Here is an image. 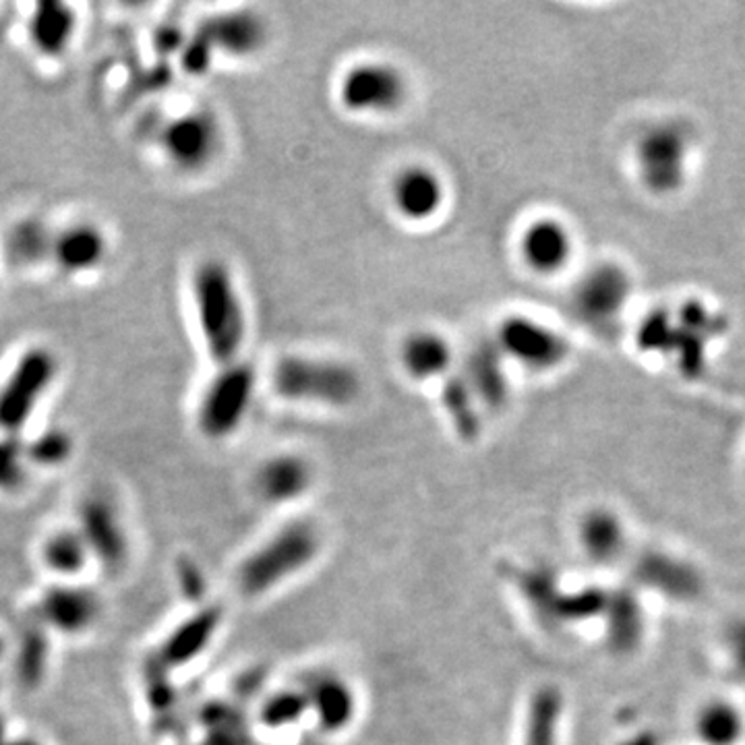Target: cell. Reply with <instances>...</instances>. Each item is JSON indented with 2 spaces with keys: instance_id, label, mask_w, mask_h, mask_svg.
I'll list each match as a JSON object with an SVG mask.
<instances>
[{
  "instance_id": "7c38bea8",
  "label": "cell",
  "mask_w": 745,
  "mask_h": 745,
  "mask_svg": "<svg viewBox=\"0 0 745 745\" xmlns=\"http://www.w3.org/2000/svg\"><path fill=\"white\" fill-rule=\"evenodd\" d=\"M77 533L92 557L116 571L129 557V538L114 503L104 495H90L80 507Z\"/></svg>"
},
{
  "instance_id": "8fae6325",
  "label": "cell",
  "mask_w": 745,
  "mask_h": 745,
  "mask_svg": "<svg viewBox=\"0 0 745 745\" xmlns=\"http://www.w3.org/2000/svg\"><path fill=\"white\" fill-rule=\"evenodd\" d=\"M633 282L619 263H597L574 286L571 303L578 317L592 327H611L632 301Z\"/></svg>"
},
{
  "instance_id": "d6a6232c",
  "label": "cell",
  "mask_w": 745,
  "mask_h": 745,
  "mask_svg": "<svg viewBox=\"0 0 745 745\" xmlns=\"http://www.w3.org/2000/svg\"><path fill=\"white\" fill-rule=\"evenodd\" d=\"M307 697L303 692H282L270 697L261 709V721L276 730L296 723L303 714L307 713Z\"/></svg>"
},
{
  "instance_id": "836d02e7",
  "label": "cell",
  "mask_w": 745,
  "mask_h": 745,
  "mask_svg": "<svg viewBox=\"0 0 745 745\" xmlns=\"http://www.w3.org/2000/svg\"><path fill=\"white\" fill-rule=\"evenodd\" d=\"M46 657H49V649L44 638L40 632H28L21 642L19 649V659H17V673L25 685H38L44 675L46 669Z\"/></svg>"
},
{
  "instance_id": "2e32d148",
  "label": "cell",
  "mask_w": 745,
  "mask_h": 745,
  "mask_svg": "<svg viewBox=\"0 0 745 745\" xmlns=\"http://www.w3.org/2000/svg\"><path fill=\"white\" fill-rule=\"evenodd\" d=\"M197 33L208 42L213 54L246 59L265 46L267 25L255 11H228L201 23Z\"/></svg>"
},
{
  "instance_id": "ffe728a7",
  "label": "cell",
  "mask_w": 745,
  "mask_h": 745,
  "mask_svg": "<svg viewBox=\"0 0 745 745\" xmlns=\"http://www.w3.org/2000/svg\"><path fill=\"white\" fill-rule=\"evenodd\" d=\"M638 580L667 599L694 600L700 595L702 578L694 566L664 553H649L636 566Z\"/></svg>"
},
{
  "instance_id": "5bb4252c",
  "label": "cell",
  "mask_w": 745,
  "mask_h": 745,
  "mask_svg": "<svg viewBox=\"0 0 745 745\" xmlns=\"http://www.w3.org/2000/svg\"><path fill=\"white\" fill-rule=\"evenodd\" d=\"M394 210L406 222H429L445 206V185L433 168L406 166L389 185Z\"/></svg>"
},
{
  "instance_id": "8d00e7d4",
  "label": "cell",
  "mask_w": 745,
  "mask_h": 745,
  "mask_svg": "<svg viewBox=\"0 0 745 745\" xmlns=\"http://www.w3.org/2000/svg\"><path fill=\"white\" fill-rule=\"evenodd\" d=\"M7 742V735H4V721H2V716H0V745L4 744Z\"/></svg>"
},
{
  "instance_id": "3957f363",
  "label": "cell",
  "mask_w": 745,
  "mask_h": 745,
  "mask_svg": "<svg viewBox=\"0 0 745 745\" xmlns=\"http://www.w3.org/2000/svg\"><path fill=\"white\" fill-rule=\"evenodd\" d=\"M694 156V133L681 120L654 123L638 137L633 162L640 185L654 197H671L685 187Z\"/></svg>"
},
{
  "instance_id": "4316f807",
  "label": "cell",
  "mask_w": 745,
  "mask_h": 745,
  "mask_svg": "<svg viewBox=\"0 0 745 745\" xmlns=\"http://www.w3.org/2000/svg\"><path fill=\"white\" fill-rule=\"evenodd\" d=\"M694 733L700 744L739 745L745 737L744 713L730 700L714 697L700 706Z\"/></svg>"
},
{
  "instance_id": "30bf717a",
  "label": "cell",
  "mask_w": 745,
  "mask_h": 745,
  "mask_svg": "<svg viewBox=\"0 0 745 745\" xmlns=\"http://www.w3.org/2000/svg\"><path fill=\"white\" fill-rule=\"evenodd\" d=\"M503 357L531 371H553L566 363L571 346L552 325L526 315L503 319L495 336Z\"/></svg>"
},
{
  "instance_id": "f1b7e54d",
  "label": "cell",
  "mask_w": 745,
  "mask_h": 745,
  "mask_svg": "<svg viewBox=\"0 0 745 745\" xmlns=\"http://www.w3.org/2000/svg\"><path fill=\"white\" fill-rule=\"evenodd\" d=\"M92 555L87 552L77 528L59 531L50 535L42 545V562L46 569L61 578H73L85 569Z\"/></svg>"
},
{
  "instance_id": "1f68e13d",
  "label": "cell",
  "mask_w": 745,
  "mask_h": 745,
  "mask_svg": "<svg viewBox=\"0 0 745 745\" xmlns=\"http://www.w3.org/2000/svg\"><path fill=\"white\" fill-rule=\"evenodd\" d=\"M28 455L25 441L21 436H2L0 433V491L11 493L25 483L28 479Z\"/></svg>"
},
{
  "instance_id": "484cf974",
  "label": "cell",
  "mask_w": 745,
  "mask_h": 745,
  "mask_svg": "<svg viewBox=\"0 0 745 745\" xmlns=\"http://www.w3.org/2000/svg\"><path fill=\"white\" fill-rule=\"evenodd\" d=\"M439 400L445 417L452 422L455 436L464 441H474L481 433V405L470 389L462 371H452L441 379Z\"/></svg>"
},
{
  "instance_id": "5b68a950",
  "label": "cell",
  "mask_w": 745,
  "mask_h": 745,
  "mask_svg": "<svg viewBox=\"0 0 745 745\" xmlns=\"http://www.w3.org/2000/svg\"><path fill=\"white\" fill-rule=\"evenodd\" d=\"M319 535L307 522H292L251 553L239 569V588L260 597L303 571L319 553Z\"/></svg>"
},
{
  "instance_id": "52a82bcc",
  "label": "cell",
  "mask_w": 745,
  "mask_h": 745,
  "mask_svg": "<svg viewBox=\"0 0 745 745\" xmlns=\"http://www.w3.org/2000/svg\"><path fill=\"white\" fill-rule=\"evenodd\" d=\"M258 388V372L249 363L220 367L197 406V427L210 439H227L241 427Z\"/></svg>"
},
{
  "instance_id": "9a60e30c",
  "label": "cell",
  "mask_w": 745,
  "mask_h": 745,
  "mask_svg": "<svg viewBox=\"0 0 745 745\" xmlns=\"http://www.w3.org/2000/svg\"><path fill=\"white\" fill-rule=\"evenodd\" d=\"M520 258L538 276L564 272L574 258L571 230L557 218H538L522 230Z\"/></svg>"
},
{
  "instance_id": "277c9868",
  "label": "cell",
  "mask_w": 745,
  "mask_h": 745,
  "mask_svg": "<svg viewBox=\"0 0 745 745\" xmlns=\"http://www.w3.org/2000/svg\"><path fill=\"white\" fill-rule=\"evenodd\" d=\"M272 386L280 398L291 402L344 408L357 400L360 377L340 360L292 355L277 360Z\"/></svg>"
},
{
  "instance_id": "9c48e42d",
  "label": "cell",
  "mask_w": 745,
  "mask_h": 745,
  "mask_svg": "<svg viewBox=\"0 0 745 745\" xmlns=\"http://www.w3.org/2000/svg\"><path fill=\"white\" fill-rule=\"evenodd\" d=\"M158 141L177 170L199 172L216 160L222 147V127L210 111H191L166 120Z\"/></svg>"
},
{
  "instance_id": "83f0119b",
  "label": "cell",
  "mask_w": 745,
  "mask_h": 745,
  "mask_svg": "<svg viewBox=\"0 0 745 745\" xmlns=\"http://www.w3.org/2000/svg\"><path fill=\"white\" fill-rule=\"evenodd\" d=\"M609 642L619 652H632L644 633V617L632 592L619 590L609 595L605 609Z\"/></svg>"
},
{
  "instance_id": "f546056e",
  "label": "cell",
  "mask_w": 745,
  "mask_h": 745,
  "mask_svg": "<svg viewBox=\"0 0 745 745\" xmlns=\"http://www.w3.org/2000/svg\"><path fill=\"white\" fill-rule=\"evenodd\" d=\"M559 713H562V696L557 690L545 688L535 694L528 713L524 745H555Z\"/></svg>"
},
{
  "instance_id": "d6986e66",
  "label": "cell",
  "mask_w": 745,
  "mask_h": 745,
  "mask_svg": "<svg viewBox=\"0 0 745 745\" xmlns=\"http://www.w3.org/2000/svg\"><path fill=\"white\" fill-rule=\"evenodd\" d=\"M313 485V469L301 455L280 454L265 460L255 474V491L265 503H291Z\"/></svg>"
},
{
  "instance_id": "8992f818",
  "label": "cell",
  "mask_w": 745,
  "mask_h": 745,
  "mask_svg": "<svg viewBox=\"0 0 745 745\" xmlns=\"http://www.w3.org/2000/svg\"><path fill=\"white\" fill-rule=\"evenodd\" d=\"M59 372V360L44 346H33L17 358L15 365L0 386V433L21 436L32 421L33 412L52 388Z\"/></svg>"
},
{
  "instance_id": "603a6c76",
  "label": "cell",
  "mask_w": 745,
  "mask_h": 745,
  "mask_svg": "<svg viewBox=\"0 0 745 745\" xmlns=\"http://www.w3.org/2000/svg\"><path fill=\"white\" fill-rule=\"evenodd\" d=\"M77 32L75 9L65 2H40L28 19V38L42 56H63Z\"/></svg>"
},
{
  "instance_id": "d590c367",
  "label": "cell",
  "mask_w": 745,
  "mask_h": 745,
  "mask_svg": "<svg viewBox=\"0 0 745 745\" xmlns=\"http://www.w3.org/2000/svg\"><path fill=\"white\" fill-rule=\"evenodd\" d=\"M621 745H659L657 744V739L650 735V733H644V735H638V737H633V739H630V742H626V744Z\"/></svg>"
},
{
  "instance_id": "ba28073f",
  "label": "cell",
  "mask_w": 745,
  "mask_h": 745,
  "mask_svg": "<svg viewBox=\"0 0 745 745\" xmlns=\"http://www.w3.org/2000/svg\"><path fill=\"white\" fill-rule=\"evenodd\" d=\"M408 97L405 73L391 63L365 61L342 75L338 99L353 114L381 116L400 111Z\"/></svg>"
},
{
  "instance_id": "44dd1931",
  "label": "cell",
  "mask_w": 745,
  "mask_h": 745,
  "mask_svg": "<svg viewBox=\"0 0 745 745\" xmlns=\"http://www.w3.org/2000/svg\"><path fill=\"white\" fill-rule=\"evenodd\" d=\"M400 363L415 381H436L454 371V350L438 332H412L400 348Z\"/></svg>"
},
{
  "instance_id": "ac0fdd59",
  "label": "cell",
  "mask_w": 745,
  "mask_h": 745,
  "mask_svg": "<svg viewBox=\"0 0 745 745\" xmlns=\"http://www.w3.org/2000/svg\"><path fill=\"white\" fill-rule=\"evenodd\" d=\"M505 363L507 358L503 357L495 340L481 342L470 350L462 375L469 381L481 408L500 410L507 402L510 377Z\"/></svg>"
},
{
  "instance_id": "7402d4cb",
  "label": "cell",
  "mask_w": 745,
  "mask_h": 745,
  "mask_svg": "<svg viewBox=\"0 0 745 745\" xmlns=\"http://www.w3.org/2000/svg\"><path fill=\"white\" fill-rule=\"evenodd\" d=\"M583 552L595 566H611L626 553L628 533L623 520L609 507H592L578 528Z\"/></svg>"
},
{
  "instance_id": "7a4b0ae2",
  "label": "cell",
  "mask_w": 745,
  "mask_h": 745,
  "mask_svg": "<svg viewBox=\"0 0 745 745\" xmlns=\"http://www.w3.org/2000/svg\"><path fill=\"white\" fill-rule=\"evenodd\" d=\"M725 332V322L704 303H685L678 311H657L638 327V344L647 353L673 355L681 369L697 375L706 350Z\"/></svg>"
},
{
  "instance_id": "e575fe53",
  "label": "cell",
  "mask_w": 745,
  "mask_h": 745,
  "mask_svg": "<svg viewBox=\"0 0 745 745\" xmlns=\"http://www.w3.org/2000/svg\"><path fill=\"white\" fill-rule=\"evenodd\" d=\"M727 647H730L731 661L735 671L745 681V619L735 621L727 632Z\"/></svg>"
},
{
  "instance_id": "6da1fadb",
  "label": "cell",
  "mask_w": 745,
  "mask_h": 745,
  "mask_svg": "<svg viewBox=\"0 0 745 745\" xmlns=\"http://www.w3.org/2000/svg\"><path fill=\"white\" fill-rule=\"evenodd\" d=\"M191 298L206 353L218 367L237 363L246 338V315L224 261L206 260L195 267Z\"/></svg>"
},
{
  "instance_id": "4fadbf2b",
  "label": "cell",
  "mask_w": 745,
  "mask_h": 745,
  "mask_svg": "<svg viewBox=\"0 0 745 745\" xmlns=\"http://www.w3.org/2000/svg\"><path fill=\"white\" fill-rule=\"evenodd\" d=\"M102 600L94 590L75 584H56L38 605V617L50 630L63 636H80L96 626Z\"/></svg>"
},
{
  "instance_id": "d4e9b609",
  "label": "cell",
  "mask_w": 745,
  "mask_h": 745,
  "mask_svg": "<svg viewBox=\"0 0 745 745\" xmlns=\"http://www.w3.org/2000/svg\"><path fill=\"white\" fill-rule=\"evenodd\" d=\"M218 626H220V611L213 607L203 609L197 616L187 619L166 638L162 650H160V663L166 669L191 663L203 650L208 649Z\"/></svg>"
},
{
  "instance_id": "cb8c5ba5",
  "label": "cell",
  "mask_w": 745,
  "mask_h": 745,
  "mask_svg": "<svg viewBox=\"0 0 745 745\" xmlns=\"http://www.w3.org/2000/svg\"><path fill=\"white\" fill-rule=\"evenodd\" d=\"M307 697L308 711H313L322 730L327 733L344 731L355 718L357 702L355 694L340 678L317 675L303 690Z\"/></svg>"
},
{
  "instance_id": "4dcf8cb0",
  "label": "cell",
  "mask_w": 745,
  "mask_h": 745,
  "mask_svg": "<svg viewBox=\"0 0 745 745\" xmlns=\"http://www.w3.org/2000/svg\"><path fill=\"white\" fill-rule=\"evenodd\" d=\"M71 454H73V439L63 429H49L30 443H25L28 462L40 469L63 466Z\"/></svg>"
},
{
  "instance_id": "e0dca14e",
  "label": "cell",
  "mask_w": 745,
  "mask_h": 745,
  "mask_svg": "<svg viewBox=\"0 0 745 745\" xmlns=\"http://www.w3.org/2000/svg\"><path fill=\"white\" fill-rule=\"evenodd\" d=\"M50 258L66 276H80L97 270L108 255V241L99 228L80 222L59 230L50 241Z\"/></svg>"
}]
</instances>
